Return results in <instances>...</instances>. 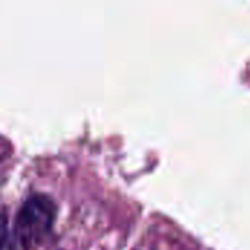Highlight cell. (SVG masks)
I'll return each mask as SVG.
<instances>
[{
    "instance_id": "6da1fadb",
    "label": "cell",
    "mask_w": 250,
    "mask_h": 250,
    "mask_svg": "<svg viewBox=\"0 0 250 250\" xmlns=\"http://www.w3.org/2000/svg\"><path fill=\"white\" fill-rule=\"evenodd\" d=\"M57 208L45 195L28 198L16 214L13 230L7 229L6 217L3 218L1 250H28L41 243L50 233Z\"/></svg>"
}]
</instances>
